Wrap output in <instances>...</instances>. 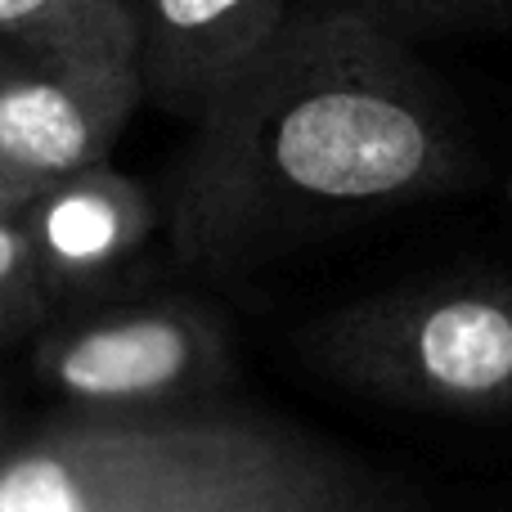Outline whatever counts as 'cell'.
I'll use <instances>...</instances> for the list:
<instances>
[{"mask_svg": "<svg viewBox=\"0 0 512 512\" xmlns=\"http://www.w3.org/2000/svg\"><path fill=\"white\" fill-rule=\"evenodd\" d=\"M140 104L131 0L0 45V158L36 189L108 162Z\"/></svg>", "mask_w": 512, "mask_h": 512, "instance_id": "obj_4", "label": "cell"}, {"mask_svg": "<svg viewBox=\"0 0 512 512\" xmlns=\"http://www.w3.org/2000/svg\"><path fill=\"white\" fill-rule=\"evenodd\" d=\"M54 324V306L45 297L41 270H36L32 243L23 234V221H0V351L23 337H36Z\"/></svg>", "mask_w": 512, "mask_h": 512, "instance_id": "obj_9", "label": "cell"}, {"mask_svg": "<svg viewBox=\"0 0 512 512\" xmlns=\"http://www.w3.org/2000/svg\"><path fill=\"white\" fill-rule=\"evenodd\" d=\"M472 176L459 104L409 41L306 0L270 59L189 126L171 243L194 270L248 274Z\"/></svg>", "mask_w": 512, "mask_h": 512, "instance_id": "obj_1", "label": "cell"}, {"mask_svg": "<svg viewBox=\"0 0 512 512\" xmlns=\"http://www.w3.org/2000/svg\"><path fill=\"white\" fill-rule=\"evenodd\" d=\"M36 198V185H27L5 158H0V221L9 216H23V207Z\"/></svg>", "mask_w": 512, "mask_h": 512, "instance_id": "obj_11", "label": "cell"}, {"mask_svg": "<svg viewBox=\"0 0 512 512\" xmlns=\"http://www.w3.org/2000/svg\"><path fill=\"white\" fill-rule=\"evenodd\" d=\"M14 436H18V432H14V423H9L5 405H0V454H5V445H9V441H14Z\"/></svg>", "mask_w": 512, "mask_h": 512, "instance_id": "obj_12", "label": "cell"}, {"mask_svg": "<svg viewBox=\"0 0 512 512\" xmlns=\"http://www.w3.org/2000/svg\"><path fill=\"white\" fill-rule=\"evenodd\" d=\"M18 221L59 319L108 301V292L126 283L149 248L158 212L140 180L122 176L113 162H99L36 189Z\"/></svg>", "mask_w": 512, "mask_h": 512, "instance_id": "obj_7", "label": "cell"}, {"mask_svg": "<svg viewBox=\"0 0 512 512\" xmlns=\"http://www.w3.org/2000/svg\"><path fill=\"white\" fill-rule=\"evenodd\" d=\"M144 99L180 122L212 117L283 41L292 0H131Z\"/></svg>", "mask_w": 512, "mask_h": 512, "instance_id": "obj_6", "label": "cell"}, {"mask_svg": "<svg viewBox=\"0 0 512 512\" xmlns=\"http://www.w3.org/2000/svg\"><path fill=\"white\" fill-rule=\"evenodd\" d=\"M508 207H512V180H508Z\"/></svg>", "mask_w": 512, "mask_h": 512, "instance_id": "obj_13", "label": "cell"}, {"mask_svg": "<svg viewBox=\"0 0 512 512\" xmlns=\"http://www.w3.org/2000/svg\"><path fill=\"white\" fill-rule=\"evenodd\" d=\"M32 373L59 409L153 414L221 400L234 373L230 328L198 297L95 301L36 333Z\"/></svg>", "mask_w": 512, "mask_h": 512, "instance_id": "obj_5", "label": "cell"}, {"mask_svg": "<svg viewBox=\"0 0 512 512\" xmlns=\"http://www.w3.org/2000/svg\"><path fill=\"white\" fill-rule=\"evenodd\" d=\"M0 512H423L346 450L248 405L54 409L0 454Z\"/></svg>", "mask_w": 512, "mask_h": 512, "instance_id": "obj_2", "label": "cell"}, {"mask_svg": "<svg viewBox=\"0 0 512 512\" xmlns=\"http://www.w3.org/2000/svg\"><path fill=\"white\" fill-rule=\"evenodd\" d=\"M99 5H108V0H0V45L32 41V36L72 23Z\"/></svg>", "mask_w": 512, "mask_h": 512, "instance_id": "obj_10", "label": "cell"}, {"mask_svg": "<svg viewBox=\"0 0 512 512\" xmlns=\"http://www.w3.org/2000/svg\"><path fill=\"white\" fill-rule=\"evenodd\" d=\"M369 18L396 41L436 36H504L512 32V0H319Z\"/></svg>", "mask_w": 512, "mask_h": 512, "instance_id": "obj_8", "label": "cell"}, {"mask_svg": "<svg viewBox=\"0 0 512 512\" xmlns=\"http://www.w3.org/2000/svg\"><path fill=\"white\" fill-rule=\"evenodd\" d=\"M360 396L450 418H512V279L445 274L346 301L301 333Z\"/></svg>", "mask_w": 512, "mask_h": 512, "instance_id": "obj_3", "label": "cell"}]
</instances>
